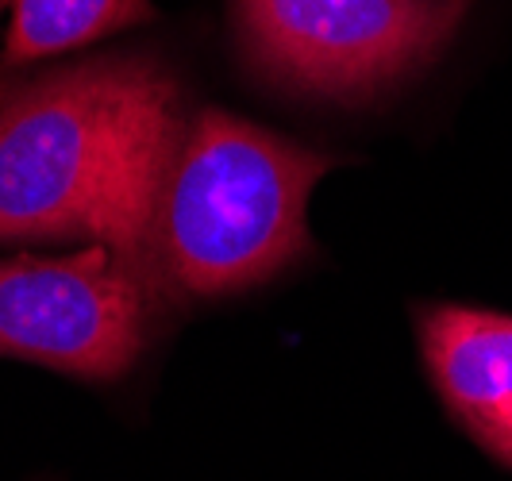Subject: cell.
I'll list each match as a JSON object with an SVG mask.
<instances>
[{"mask_svg": "<svg viewBox=\"0 0 512 481\" xmlns=\"http://www.w3.org/2000/svg\"><path fill=\"white\" fill-rule=\"evenodd\" d=\"M154 297L151 281L104 243L58 258H4L0 355L89 381L120 378L147 347Z\"/></svg>", "mask_w": 512, "mask_h": 481, "instance_id": "277c9868", "label": "cell"}, {"mask_svg": "<svg viewBox=\"0 0 512 481\" xmlns=\"http://www.w3.org/2000/svg\"><path fill=\"white\" fill-rule=\"evenodd\" d=\"M147 20H154L151 0H12L0 54L4 66H27Z\"/></svg>", "mask_w": 512, "mask_h": 481, "instance_id": "8992f818", "label": "cell"}, {"mask_svg": "<svg viewBox=\"0 0 512 481\" xmlns=\"http://www.w3.org/2000/svg\"><path fill=\"white\" fill-rule=\"evenodd\" d=\"M8 4H12V0H0V8H8Z\"/></svg>", "mask_w": 512, "mask_h": 481, "instance_id": "52a82bcc", "label": "cell"}, {"mask_svg": "<svg viewBox=\"0 0 512 481\" xmlns=\"http://www.w3.org/2000/svg\"><path fill=\"white\" fill-rule=\"evenodd\" d=\"M332 154L205 108L181 131L154 216V274L181 297H228L301 262L308 197Z\"/></svg>", "mask_w": 512, "mask_h": 481, "instance_id": "7a4b0ae2", "label": "cell"}, {"mask_svg": "<svg viewBox=\"0 0 512 481\" xmlns=\"http://www.w3.org/2000/svg\"><path fill=\"white\" fill-rule=\"evenodd\" d=\"M416 335L451 420L512 470V316L470 304H424Z\"/></svg>", "mask_w": 512, "mask_h": 481, "instance_id": "5b68a950", "label": "cell"}, {"mask_svg": "<svg viewBox=\"0 0 512 481\" xmlns=\"http://www.w3.org/2000/svg\"><path fill=\"white\" fill-rule=\"evenodd\" d=\"M174 74L89 58L0 97V243H104L162 293L154 216L185 131Z\"/></svg>", "mask_w": 512, "mask_h": 481, "instance_id": "6da1fadb", "label": "cell"}, {"mask_svg": "<svg viewBox=\"0 0 512 481\" xmlns=\"http://www.w3.org/2000/svg\"><path fill=\"white\" fill-rule=\"evenodd\" d=\"M243 47L282 85L359 101L432 62L466 0H235Z\"/></svg>", "mask_w": 512, "mask_h": 481, "instance_id": "3957f363", "label": "cell"}]
</instances>
